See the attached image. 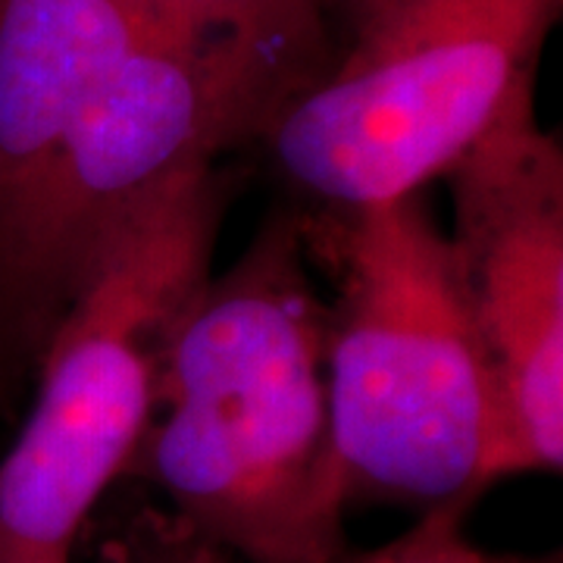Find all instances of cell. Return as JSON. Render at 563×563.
I'll use <instances>...</instances> for the list:
<instances>
[{
    "label": "cell",
    "instance_id": "30bf717a",
    "mask_svg": "<svg viewBox=\"0 0 563 563\" xmlns=\"http://www.w3.org/2000/svg\"><path fill=\"white\" fill-rule=\"evenodd\" d=\"M463 520L466 510L457 507L429 510L398 539L369 551H347L342 563H495V554L466 539Z\"/></svg>",
    "mask_w": 563,
    "mask_h": 563
},
{
    "label": "cell",
    "instance_id": "7a4b0ae2",
    "mask_svg": "<svg viewBox=\"0 0 563 563\" xmlns=\"http://www.w3.org/2000/svg\"><path fill=\"white\" fill-rule=\"evenodd\" d=\"M301 217L310 257L335 282L325 373L347 507L470 514L492 488L495 422L448 235L422 195Z\"/></svg>",
    "mask_w": 563,
    "mask_h": 563
},
{
    "label": "cell",
    "instance_id": "5b68a950",
    "mask_svg": "<svg viewBox=\"0 0 563 563\" xmlns=\"http://www.w3.org/2000/svg\"><path fill=\"white\" fill-rule=\"evenodd\" d=\"M291 88L225 47L144 35L85 103L0 232V413L125 222L185 166L257 139Z\"/></svg>",
    "mask_w": 563,
    "mask_h": 563
},
{
    "label": "cell",
    "instance_id": "ba28073f",
    "mask_svg": "<svg viewBox=\"0 0 563 563\" xmlns=\"http://www.w3.org/2000/svg\"><path fill=\"white\" fill-rule=\"evenodd\" d=\"M161 38L225 47L276 73L291 95L329 69L325 0H129Z\"/></svg>",
    "mask_w": 563,
    "mask_h": 563
},
{
    "label": "cell",
    "instance_id": "7c38bea8",
    "mask_svg": "<svg viewBox=\"0 0 563 563\" xmlns=\"http://www.w3.org/2000/svg\"><path fill=\"white\" fill-rule=\"evenodd\" d=\"M495 563H561L558 558H520V554H495Z\"/></svg>",
    "mask_w": 563,
    "mask_h": 563
},
{
    "label": "cell",
    "instance_id": "277c9868",
    "mask_svg": "<svg viewBox=\"0 0 563 563\" xmlns=\"http://www.w3.org/2000/svg\"><path fill=\"white\" fill-rule=\"evenodd\" d=\"M563 0H395L351 51L291 95L257 139L313 210L422 195L536 107V69Z\"/></svg>",
    "mask_w": 563,
    "mask_h": 563
},
{
    "label": "cell",
    "instance_id": "3957f363",
    "mask_svg": "<svg viewBox=\"0 0 563 563\" xmlns=\"http://www.w3.org/2000/svg\"><path fill=\"white\" fill-rule=\"evenodd\" d=\"M225 203L217 161L185 166L122 225L51 332L35 401L0 457V563H73L157 413L169 347L213 276Z\"/></svg>",
    "mask_w": 563,
    "mask_h": 563
},
{
    "label": "cell",
    "instance_id": "8992f818",
    "mask_svg": "<svg viewBox=\"0 0 563 563\" xmlns=\"http://www.w3.org/2000/svg\"><path fill=\"white\" fill-rule=\"evenodd\" d=\"M444 179L454 276L492 388L488 485L563 466V151L536 107Z\"/></svg>",
    "mask_w": 563,
    "mask_h": 563
},
{
    "label": "cell",
    "instance_id": "9c48e42d",
    "mask_svg": "<svg viewBox=\"0 0 563 563\" xmlns=\"http://www.w3.org/2000/svg\"><path fill=\"white\" fill-rule=\"evenodd\" d=\"M103 563H232L166 510H139L103 542Z\"/></svg>",
    "mask_w": 563,
    "mask_h": 563
},
{
    "label": "cell",
    "instance_id": "52a82bcc",
    "mask_svg": "<svg viewBox=\"0 0 563 563\" xmlns=\"http://www.w3.org/2000/svg\"><path fill=\"white\" fill-rule=\"evenodd\" d=\"M144 35L129 0H0V232Z\"/></svg>",
    "mask_w": 563,
    "mask_h": 563
},
{
    "label": "cell",
    "instance_id": "8fae6325",
    "mask_svg": "<svg viewBox=\"0 0 563 563\" xmlns=\"http://www.w3.org/2000/svg\"><path fill=\"white\" fill-rule=\"evenodd\" d=\"M391 3H395V0H325L329 13L339 10L344 16L347 29H351V38H354L357 32H363L366 25H373V22L379 20Z\"/></svg>",
    "mask_w": 563,
    "mask_h": 563
},
{
    "label": "cell",
    "instance_id": "6da1fadb",
    "mask_svg": "<svg viewBox=\"0 0 563 563\" xmlns=\"http://www.w3.org/2000/svg\"><path fill=\"white\" fill-rule=\"evenodd\" d=\"M125 476L229 558L342 563L351 551L301 210H273L188 307Z\"/></svg>",
    "mask_w": 563,
    "mask_h": 563
}]
</instances>
